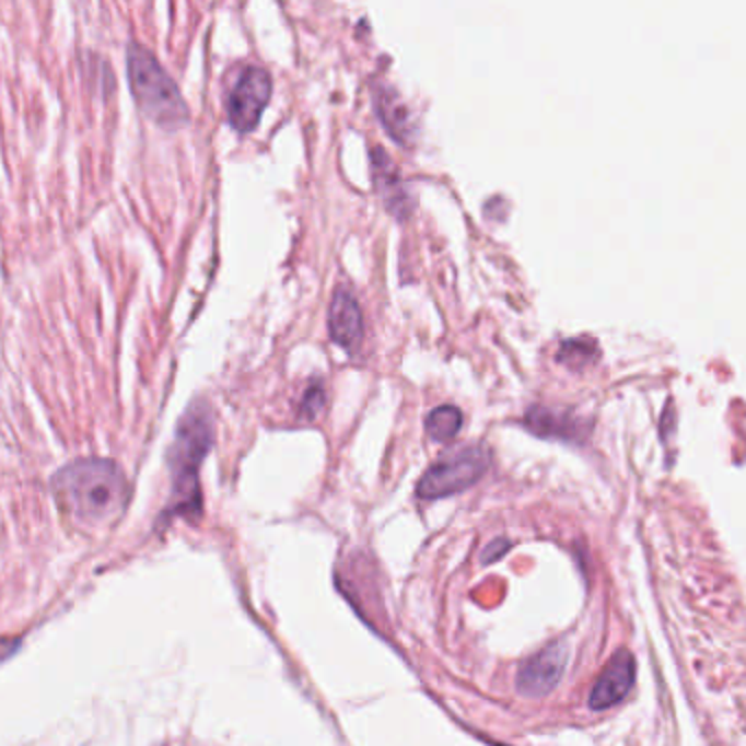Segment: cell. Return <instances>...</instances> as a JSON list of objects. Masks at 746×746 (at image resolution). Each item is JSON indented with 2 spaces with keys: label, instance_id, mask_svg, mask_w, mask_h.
<instances>
[{
  "label": "cell",
  "instance_id": "1",
  "mask_svg": "<svg viewBox=\"0 0 746 746\" xmlns=\"http://www.w3.org/2000/svg\"><path fill=\"white\" fill-rule=\"evenodd\" d=\"M55 492L74 516L107 521L125 508L127 481L114 462L88 457L63 466L55 475Z\"/></svg>",
  "mask_w": 746,
  "mask_h": 746
},
{
  "label": "cell",
  "instance_id": "2",
  "mask_svg": "<svg viewBox=\"0 0 746 746\" xmlns=\"http://www.w3.org/2000/svg\"><path fill=\"white\" fill-rule=\"evenodd\" d=\"M127 72L131 92L149 118L166 129H177L188 120V107L177 83L149 48L129 44Z\"/></svg>",
  "mask_w": 746,
  "mask_h": 746
},
{
  "label": "cell",
  "instance_id": "3",
  "mask_svg": "<svg viewBox=\"0 0 746 746\" xmlns=\"http://www.w3.org/2000/svg\"><path fill=\"white\" fill-rule=\"evenodd\" d=\"M212 444V416L203 400H193L184 411L171 448L175 497L179 505L197 503V468Z\"/></svg>",
  "mask_w": 746,
  "mask_h": 746
},
{
  "label": "cell",
  "instance_id": "4",
  "mask_svg": "<svg viewBox=\"0 0 746 746\" xmlns=\"http://www.w3.org/2000/svg\"><path fill=\"white\" fill-rule=\"evenodd\" d=\"M490 466V453L481 444L464 446L457 453L435 462L427 468V473L418 481L420 499H442L448 494H457L473 483H477Z\"/></svg>",
  "mask_w": 746,
  "mask_h": 746
},
{
  "label": "cell",
  "instance_id": "5",
  "mask_svg": "<svg viewBox=\"0 0 746 746\" xmlns=\"http://www.w3.org/2000/svg\"><path fill=\"white\" fill-rule=\"evenodd\" d=\"M271 96V74L265 68L247 66L225 94V114L230 125L245 133L252 131Z\"/></svg>",
  "mask_w": 746,
  "mask_h": 746
},
{
  "label": "cell",
  "instance_id": "6",
  "mask_svg": "<svg viewBox=\"0 0 746 746\" xmlns=\"http://www.w3.org/2000/svg\"><path fill=\"white\" fill-rule=\"evenodd\" d=\"M569 663V643L553 641L525 658L516 669V691L525 698H543L558 687Z\"/></svg>",
  "mask_w": 746,
  "mask_h": 746
},
{
  "label": "cell",
  "instance_id": "7",
  "mask_svg": "<svg viewBox=\"0 0 746 746\" xmlns=\"http://www.w3.org/2000/svg\"><path fill=\"white\" fill-rule=\"evenodd\" d=\"M634 685V656L628 650H617L599 672L588 693V707L593 711L610 709L628 696Z\"/></svg>",
  "mask_w": 746,
  "mask_h": 746
},
{
  "label": "cell",
  "instance_id": "8",
  "mask_svg": "<svg viewBox=\"0 0 746 746\" xmlns=\"http://www.w3.org/2000/svg\"><path fill=\"white\" fill-rule=\"evenodd\" d=\"M370 162H372V175H374V186L385 203V208L392 212L396 219H407V214L413 208V199L409 197L405 182L398 173V166L389 158V153L383 147H372L370 151Z\"/></svg>",
  "mask_w": 746,
  "mask_h": 746
},
{
  "label": "cell",
  "instance_id": "9",
  "mask_svg": "<svg viewBox=\"0 0 746 746\" xmlns=\"http://www.w3.org/2000/svg\"><path fill=\"white\" fill-rule=\"evenodd\" d=\"M328 333L330 339L348 352H354L363 339V315L357 298L337 289L328 308Z\"/></svg>",
  "mask_w": 746,
  "mask_h": 746
},
{
  "label": "cell",
  "instance_id": "10",
  "mask_svg": "<svg viewBox=\"0 0 746 746\" xmlns=\"http://www.w3.org/2000/svg\"><path fill=\"white\" fill-rule=\"evenodd\" d=\"M523 427L549 440H580L586 435V424L567 411H553L543 405H532L523 416Z\"/></svg>",
  "mask_w": 746,
  "mask_h": 746
},
{
  "label": "cell",
  "instance_id": "11",
  "mask_svg": "<svg viewBox=\"0 0 746 746\" xmlns=\"http://www.w3.org/2000/svg\"><path fill=\"white\" fill-rule=\"evenodd\" d=\"M372 96H374V107L383 127L389 131L394 140L407 144L413 138V118H411L409 107L398 96V92L381 83L372 90Z\"/></svg>",
  "mask_w": 746,
  "mask_h": 746
},
{
  "label": "cell",
  "instance_id": "12",
  "mask_svg": "<svg viewBox=\"0 0 746 746\" xmlns=\"http://www.w3.org/2000/svg\"><path fill=\"white\" fill-rule=\"evenodd\" d=\"M424 429L431 440L446 442L462 429V411L455 405H440L427 413Z\"/></svg>",
  "mask_w": 746,
  "mask_h": 746
},
{
  "label": "cell",
  "instance_id": "13",
  "mask_svg": "<svg viewBox=\"0 0 746 746\" xmlns=\"http://www.w3.org/2000/svg\"><path fill=\"white\" fill-rule=\"evenodd\" d=\"M595 357H597V346L593 339H586V337L562 341L560 352H558V361L569 365L571 370L586 368Z\"/></svg>",
  "mask_w": 746,
  "mask_h": 746
},
{
  "label": "cell",
  "instance_id": "14",
  "mask_svg": "<svg viewBox=\"0 0 746 746\" xmlns=\"http://www.w3.org/2000/svg\"><path fill=\"white\" fill-rule=\"evenodd\" d=\"M324 403H326V394H324V387L322 383H311L302 396V403H300V413L304 418H315L322 409H324Z\"/></svg>",
  "mask_w": 746,
  "mask_h": 746
},
{
  "label": "cell",
  "instance_id": "15",
  "mask_svg": "<svg viewBox=\"0 0 746 746\" xmlns=\"http://www.w3.org/2000/svg\"><path fill=\"white\" fill-rule=\"evenodd\" d=\"M510 549V540L508 538H494L490 545L483 547V553H481V560L488 564V562H494L499 560L501 556H505V551Z\"/></svg>",
  "mask_w": 746,
  "mask_h": 746
}]
</instances>
